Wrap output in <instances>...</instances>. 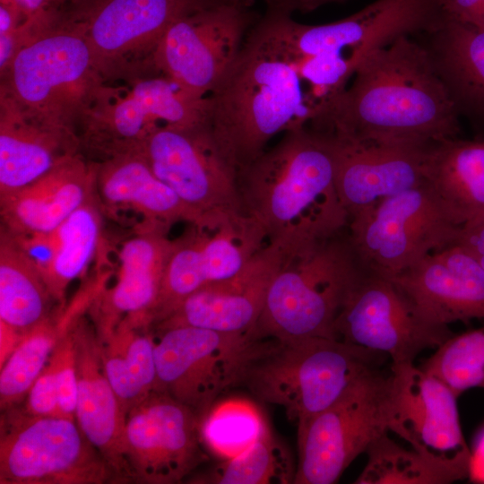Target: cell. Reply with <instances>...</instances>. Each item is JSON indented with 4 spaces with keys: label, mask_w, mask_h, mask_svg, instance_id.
<instances>
[{
    "label": "cell",
    "mask_w": 484,
    "mask_h": 484,
    "mask_svg": "<svg viewBox=\"0 0 484 484\" xmlns=\"http://www.w3.org/2000/svg\"><path fill=\"white\" fill-rule=\"evenodd\" d=\"M459 108L411 35L369 52L309 125L341 141L429 145L460 134Z\"/></svg>",
    "instance_id": "1"
},
{
    "label": "cell",
    "mask_w": 484,
    "mask_h": 484,
    "mask_svg": "<svg viewBox=\"0 0 484 484\" xmlns=\"http://www.w3.org/2000/svg\"><path fill=\"white\" fill-rule=\"evenodd\" d=\"M420 367L457 396L471 388H484V326L454 334Z\"/></svg>",
    "instance_id": "37"
},
{
    "label": "cell",
    "mask_w": 484,
    "mask_h": 484,
    "mask_svg": "<svg viewBox=\"0 0 484 484\" xmlns=\"http://www.w3.org/2000/svg\"><path fill=\"white\" fill-rule=\"evenodd\" d=\"M425 184L451 220L462 226L484 215V136L433 143Z\"/></svg>",
    "instance_id": "28"
},
{
    "label": "cell",
    "mask_w": 484,
    "mask_h": 484,
    "mask_svg": "<svg viewBox=\"0 0 484 484\" xmlns=\"http://www.w3.org/2000/svg\"><path fill=\"white\" fill-rule=\"evenodd\" d=\"M267 245L264 229L246 213H218L202 223H189L173 239L150 315L152 326L198 289L235 275Z\"/></svg>",
    "instance_id": "16"
},
{
    "label": "cell",
    "mask_w": 484,
    "mask_h": 484,
    "mask_svg": "<svg viewBox=\"0 0 484 484\" xmlns=\"http://www.w3.org/2000/svg\"><path fill=\"white\" fill-rule=\"evenodd\" d=\"M439 0H376L341 20L318 25L268 9L262 22L269 36L295 56L341 53L356 68L372 50L396 38L428 32L441 20Z\"/></svg>",
    "instance_id": "12"
},
{
    "label": "cell",
    "mask_w": 484,
    "mask_h": 484,
    "mask_svg": "<svg viewBox=\"0 0 484 484\" xmlns=\"http://www.w3.org/2000/svg\"><path fill=\"white\" fill-rule=\"evenodd\" d=\"M138 153L196 216L198 223L218 213H246L238 171L222 153L209 123L159 127Z\"/></svg>",
    "instance_id": "15"
},
{
    "label": "cell",
    "mask_w": 484,
    "mask_h": 484,
    "mask_svg": "<svg viewBox=\"0 0 484 484\" xmlns=\"http://www.w3.org/2000/svg\"><path fill=\"white\" fill-rule=\"evenodd\" d=\"M97 334L106 375L126 415L159 390L153 330L147 324L124 318L114 328L97 331Z\"/></svg>",
    "instance_id": "33"
},
{
    "label": "cell",
    "mask_w": 484,
    "mask_h": 484,
    "mask_svg": "<svg viewBox=\"0 0 484 484\" xmlns=\"http://www.w3.org/2000/svg\"><path fill=\"white\" fill-rule=\"evenodd\" d=\"M383 356L330 338L262 339L238 386L281 406L298 430Z\"/></svg>",
    "instance_id": "5"
},
{
    "label": "cell",
    "mask_w": 484,
    "mask_h": 484,
    "mask_svg": "<svg viewBox=\"0 0 484 484\" xmlns=\"http://www.w3.org/2000/svg\"><path fill=\"white\" fill-rule=\"evenodd\" d=\"M0 74V93L29 114L78 134L107 84L82 34L56 10L30 22L26 40Z\"/></svg>",
    "instance_id": "4"
},
{
    "label": "cell",
    "mask_w": 484,
    "mask_h": 484,
    "mask_svg": "<svg viewBox=\"0 0 484 484\" xmlns=\"http://www.w3.org/2000/svg\"><path fill=\"white\" fill-rule=\"evenodd\" d=\"M208 99L212 133L238 171L275 135L308 126L315 116L292 56L255 24Z\"/></svg>",
    "instance_id": "3"
},
{
    "label": "cell",
    "mask_w": 484,
    "mask_h": 484,
    "mask_svg": "<svg viewBox=\"0 0 484 484\" xmlns=\"http://www.w3.org/2000/svg\"><path fill=\"white\" fill-rule=\"evenodd\" d=\"M427 47L461 114L484 125V28L443 16Z\"/></svg>",
    "instance_id": "29"
},
{
    "label": "cell",
    "mask_w": 484,
    "mask_h": 484,
    "mask_svg": "<svg viewBox=\"0 0 484 484\" xmlns=\"http://www.w3.org/2000/svg\"><path fill=\"white\" fill-rule=\"evenodd\" d=\"M357 484H449L470 477L471 455L448 456L406 449L387 433L367 450Z\"/></svg>",
    "instance_id": "34"
},
{
    "label": "cell",
    "mask_w": 484,
    "mask_h": 484,
    "mask_svg": "<svg viewBox=\"0 0 484 484\" xmlns=\"http://www.w3.org/2000/svg\"><path fill=\"white\" fill-rule=\"evenodd\" d=\"M255 19L249 5L223 0L180 17L154 51V74L196 99L208 97L233 65Z\"/></svg>",
    "instance_id": "13"
},
{
    "label": "cell",
    "mask_w": 484,
    "mask_h": 484,
    "mask_svg": "<svg viewBox=\"0 0 484 484\" xmlns=\"http://www.w3.org/2000/svg\"><path fill=\"white\" fill-rule=\"evenodd\" d=\"M102 217L94 196L50 231L13 235L36 264L54 298L62 307L66 305L68 286L82 276L97 252Z\"/></svg>",
    "instance_id": "27"
},
{
    "label": "cell",
    "mask_w": 484,
    "mask_h": 484,
    "mask_svg": "<svg viewBox=\"0 0 484 484\" xmlns=\"http://www.w3.org/2000/svg\"><path fill=\"white\" fill-rule=\"evenodd\" d=\"M17 8L24 22L45 15L54 8L55 0H8Z\"/></svg>",
    "instance_id": "43"
},
{
    "label": "cell",
    "mask_w": 484,
    "mask_h": 484,
    "mask_svg": "<svg viewBox=\"0 0 484 484\" xmlns=\"http://www.w3.org/2000/svg\"><path fill=\"white\" fill-rule=\"evenodd\" d=\"M267 8L276 9L288 13L293 12L307 13L315 10L323 4L344 0H265Z\"/></svg>",
    "instance_id": "42"
},
{
    "label": "cell",
    "mask_w": 484,
    "mask_h": 484,
    "mask_svg": "<svg viewBox=\"0 0 484 484\" xmlns=\"http://www.w3.org/2000/svg\"><path fill=\"white\" fill-rule=\"evenodd\" d=\"M62 307L27 253L0 228V326L23 338Z\"/></svg>",
    "instance_id": "32"
},
{
    "label": "cell",
    "mask_w": 484,
    "mask_h": 484,
    "mask_svg": "<svg viewBox=\"0 0 484 484\" xmlns=\"http://www.w3.org/2000/svg\"><path fill=\"white\" fill-rule=\"evenodd\" d=\"M470 477L484 482V435L480 439L476 451L471 453Z\"/></svg>",
    "instance_id": "44"
},
{
    "label": "cell",
    "mask_w": 484,
    "mask_h": 484,
    "mask_svg": "<svg viewBox=\"0 0 484 484\" xmlns=\"http://www.w3.org/2000/svg\"><path fill=\"white\" fill-rule=\"evenodd\" d=\"M292 454L268 428L239 454L220 460L206 472L188 479L203 484H290L296 475Z\"/></svg>",
    "instance_id": "35"
},
{
    "label": "cell",
    "mask_w": 484,
    "mask_h": 484,
    "mask_svg": "<svg viewBox=\"0 0 484 484\" xmlns=\"http://www.w3.org/2000/svg\"><path fill=\"white\" fill-rule=\"evenodd\" d=\"M202 419L166 393L156 390L125 417L124 461L129 482L180 483L209 459Z\"/></svg>",
    "instance_id": "17"
},
{
    "label": "cell",
    "mask_w": 484,
    "mask_h": 484,
    "mask_svg": "<svg viewBox=\"0 0 484 484\" xmlns=\"http://www.w3.org/2000/svg\"><path fill=\"white\" fill-rule=\"evenodd\" d=\"M245 212L284 255L343 232L349 214L336 186L329 134L305 126L283 134L272 148L238 170Z\"/></svg>",
    "instance_id": "2"
},
{
    "label": "cell",
    "mask_w": 484,
    "mask_h": 484,
    "mask_svg": "<svg viewBox=\"0 0 484 484\" xmlns=\"http://www.w3.org/2000/svg\"><path fill=\"white\" fill-rule=\"evenodd\" d=\"M334 339L388 355L393 364L413 362L454 335L429 322L387 276L365 265L333 327Z\"/></svg>",
    "instance_id": "14"
},
{
    "label": "cell",
    "mask_w": 484,
    "mask_h": 484,
    "mask_svg": "<svg viewBox=\"0 0 484 484\" xmlns=\"http://www.w3.org/2000/svg\"><path fill=\"white\" fill-rule=\"evenodd\" d=\"M456 243L471 254L484 268V215L462 225Z\"/></svg>",
    "instance_id": "41"
},
{
    "label": "cell",
    "mask_w": 484,
    "mask_h": 484,
    "mask_svg": "<svg viewBox=\"0 0 484 484\" xmlns=\"http://www.w3.org/2000/svg\"><path fill=\"white\" fill-rule=\"evenodd\" d=\"M19 405L33 416H63L58 402L55 364L51 357Z\"/></svg>",
    "instance_id": "39"
},
{
    "label": "cell",
    "mask_w": 484,
    "mask_h": 484,
    "mask_svg": "<svg viewBox=\"0 0 484 484\" xmlns=\"http://www.w3.org/2000/svg\"><path fill=\"white\" fill-rule=\"evenodd\" d=\"M118 483L75 419L1 411L0 484Z\"/></svg>",
    "instance_id": "7"
},
{
    "label": "cell",
    "mask_w": 484,
    "mask_h": 484,
    "mask_svg": "<svg viewBox=\"0 0 484 484\" xmlns=\"http://www.w3.org/2000/svg\"><path fill=\"white\" fill-rule=\"evenodd\" d=\"M283 256L281 249L268 243L235 275L207 284L184 298L152 330L188 325L223 333L255 332Z\"/></svg>",
    "instance_id": "19"
},
{
    "label": "cell",
    "mask_w": 484,
    "mask_h": 484,
    "mask_svg": "<svg viewBox=\"0 0 484 484\" xmlns=\"http://www.w3.org/2000/svg\"><path fill=\"white\" fill-rule=\"evenodd\" d=\"M55 1H56V4H57V3H61V1L63 0H55Z\"/></svg>",
    "instance_id": "46"
},
{
    "label": "cell",
    "mask_w": 484,
    "mask_h": 484,
    "mask_svg": "<svg viewBox=\"0 0 484 484\" xmlns=\"http://www.w3.org/2000/svg\"><path fill=\"white\" fill-rule=\"evenodd\" d=\"M172 246L173 239L161 231L134 233L123 243L115 283L104 287L88 310L97 331L112 329L125 317L151 325Z\"/></svg>",
    "instance_id": "24"
},
{
    "label": "cell",
    "mask_w": 484,
    "mask_h": 484,
    "mask_svg": "<svg viewBox=\"0 0 484 484\" xmlns=\"http://www.w3.org/2000/svg\"><path fill=\"white\" fill-rule=\"evenodd\" d=\"M228 3L237 4H243V5H249L251 0H223Z\"/></svg>",
    "instance_id": "45"
},
{
    "label": "cell",
    "mask_w": 484,
    "mask_h": 484,
    "mask_svg": "<svg viewBox=\"0 0 484 484\" xmlns=\"http://www.w3.org/2000/svg\"><path fill=\"white\" fill-rule=\"evenodd\" d=\"M94 194L103 215L133 221L134 233H168L179 221L198 223L196 216L160 180L138 152L95 162Z\"/></svg>",
    "instance_id": "22"
},
{
    "label": "cell",
    "mask_w": 484,
    "mask_h": 484,
    "mask_svg": "<svg viewBox=\"0 0 484 484\" xmlns=\"http://www.w3.org/2000/svg\"><path fill=\"white\" fill-rule=\"evenodd\" d=\"M458 396L413 362L392 364L388 375V428L417 451L471 455L462 435Z\"/></svg>",
    "instance_id": "18"
},
{
    "label": "cell",
    "mask_w": 484,
    "mask_h": 484,
    "mask_svg": "<svg viewBox=\"0 0 484 484\" xmlns=\"http://www.w3.org/2000/svg\"><path fill=\"white\" fill-rule=\"evenodd\" d=\"M444 17L484 28V0H439Z\"/></svg>",
    "instance_id": "40"
},
{
    "label": "cell",
    "mask_w": 484,
    "mask_h": 484,
    "mask_svg": "<svg viewBox=\"0 0 484 484\" xmlns=\"http://www.w3.org/2000/svg\"><path fill=\"white\" fill-rule=\"evenodd\" d=\"M220 0H79L65 14L84 37L107 83L155 75L151 60L169 26Z\"/></svg>",
    "instance_id": "8"
},
{
    "label": "cell",
    "mask_w": 484,
    "mask_h": 484,
    "mask_svg": "<svg viewBox=\"0 0 484 484\" xmlns=\"http://www.w3.org/2000/svg\"><path fill=\"white\" fill-rule=\"evenodd\" d=\"M74 324L60 340L51 356L55 364L60 411L64 417L73 419H75L77 397Z\"/></svg>",
    "instance_id": "38"
},
{
    "label": "cell",
    "mask_w": 484,
    "mask_h": 484,
    "mask_svg": "<svg viewBox=\"0 0 484 484\" xmlns=\"http://www.w3.org/2000/svg\"><path fill=\"white\" fill-rule=\"evenodd\" d=\"M387 277L433 324L484 320V268L457 243Z\"/></svg>",
    "instance_id": "21"
},
{
    "label": "cell",
    "mask_w": 484,
    "mask_h": 484,
    "mask_svg": "<svg viewBox=\"0 0 484 484\" xmlns=\"http://www.w3.org/2000/svg\"><path fill=\"white\" fill-rule=\"evenodd\" d=\"M158 389L201 419L238 383L262 339L254 331L223 333L178 325L153 330Z\"/></svg>",
    "instance_id": "9"
},
{
    "label": "cell",
    "mask_w": 484,
    "mask_h": 484,
    "mask_svg": "<svg viewBox=\"0 0 484 484\" xmlns=\"http://www.w3.org/2000/svg\"><path fill=\"white\" fill-rule=\"evenodd\" d=\"M104 281L103 277L84 287L69 304L27 333L0 366L1 411L22 403L60 340L104 288Z\"/></svg>",
    "instance_id": "31"
},
{
    "label": "cell",
    "mask_w": 484,
    "mask_h": 484,
    "mask_svg": "<svg viewBox=\"0 0 484 484\" xmlns=\"http://www.w3.org/2000/svg\"><path fill=\"white\" fill-rule=\"evenodd\" d=\"M460 229L424 183L350 219L348 237L364 265L393 276L455 244Z\"/></svg>",
    "instance_id": "11"
},
{
    "label": "cell",
    "mask_w": 484,
    "mask_h": 484,
    "mask_svg": "<svg viewBox=\"0 0 484 484\" xmlns=\"http://www.w3.org/2000/svg\"><path fill=\"white\" fill-rule=\"evenodd\" d=\"M388 376L376 368L356 379L298 433L293 484H333L350 464L389 431Z\"/></svg>",
    "instance_id": "10"
},
{
    "label": "cell",
    "mask_w": 484,
    "mask_h": 484,
    "mask_svg": "<svg viewBox=\"0 0 484 484\" xmlns=\"http://www.w3.org/2000/svg\"><path fill=\"white\" fill-rule=\"evenodd\" d=\"M77 397L75 420L113 470L118 483H129L124 461L125 413L106 375L97 331L83 314L73 327Z\"/></svg>",
    "instance_id": "23"
},
{
    "label": "cell",
    "mask_w": 484,
    "mask_h": 484,
    "mask_svg": "<svg viewBox=\"0 0 484 484\" xmlns=\"http://www.w3.org/2000/svg\"><path fill=\"white\" fill-rule=\"evenodd\" d=\"M161 125L129 87L106 84L79 126L81 151L99 162L138 152L145 139Z\"/></svg>",
    "instance_id": "30"
},
{
    "label": "cell",
    "mask_w": 484,
    "mask_h": 484,
    "mask_svg": "<svg viewBox=\"0 0 484 484\" xmlns=\"http://www.w3.org/2000/svg\"><path fill=\"white\" fill-rule=\"evenodd\" d=\"M80 153L77 132L34 117L0 93V195Z\"/></svg>",
    "instance_id": "26"
},
{
    "label": "cell",
    "mask_w": 484,
    "mask_h": 484,
    "mask_svg": "<svg viewBox=\"0 0 484 484\" xmlns=\"http://www.w3.org/2000/svg\"><path fill=\"white\" fill-rule=\"evenodd\" d=\"M269 428L259 409L244 399L216 402L201 420L203 442L220 460L234 457Z\"/></svg>",
    "instance_id": "36"
},
{
    "label": "cell",
    "mask_w": 484,
    "mask_h": 484,
    "mask_svg": "<svg viewBox=\"0 0 484 484\" xmlns=\"http://www.w3.org/2000/svg\"><path fill=\"white\" fill-rule=\"evenodd\" d=\"M330 137L335 152L336 186L349 219L425 183L427 155L432 144L355 143Z\"/></svg>",
    "instance_id": "20"
},
{
    "label": "cell",
    "mask_w": 484,
    "mask_h": 484,
    "mask_svg": "<svg viewBox=\"0 0 484 484\" xmlns=\"http://www.w3.org/2000/svg\"><path fill=\"white\" fill-rule=\"evenodd\" d=\"M342 233L283 256L255 328L258 339H334L336 318L365 267Z\"/></svg>",
    "instance_id": "6"
},
{
    "label": "cell",
    "mask_w": 484,
    "mask_h": 484,
    "mask_svg": "<svg viewBox=\"0 0 484 484\" xmlns=\"http://www.w3.org/2000/svg\"><path fill=\"white\" fill-rule=\"evenodd\" d=\"M96 163L75 155L30 182L0 195L1 228L13 236L50 231L95 196Z\"/></svg>",
    "instance_id": "25"
}]
</instances>
